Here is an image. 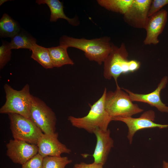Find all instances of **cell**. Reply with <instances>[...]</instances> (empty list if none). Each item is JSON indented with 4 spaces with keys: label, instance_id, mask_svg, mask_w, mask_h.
<instances>
[{
    "label": "cell",
    "instance_id": "44dd1931",
    "mask_svg": "<svg viewBox=\"0 0 168 168\" xmlns=\"http://www.w3.org/2000/svg\"><path fill=\"white\" fill-rule=\"evenodd\" d=\"M72 162L66 156H46L43 158V168H65Z\"/></svg>",
    "mask_w": 168,
    "mask_h": 168
},
{
    "label": "cell",
    "instance_id": "30bf717a",
    "mask_svg": "<svg viewBox=\"0 0 168 168\" xmlns=\"http://www.w3.org/2000/svg\"><path fill=\"white\" fill-rule=\"evenodd\" d=\"M6 155L16 164L21 165L38 153L37 145L32 144L24 141L11 139L6 144Z\"/></svg>",
    "mask_w": 168,
    "mask_h": 168
},
{
    "label": "cell",
    "instance_id": "cb8c5ba5",
    "mask_svg": "<svg viewBox=\"0 0 168 168\" xmlns=\"http://www.w3.org/2000/svg\"><path fill=\"white\" fill-rule=\"evenodd\" d=\"M167 4H168V0H152L148 11V17L158 12Z\"/></svg>",
    "mask_w": 168,
    "mask_h": 168
},
{
    "label": "cell",
    "instance_id": "e0dca14e",
    "mask_svg": "<svg viewBox=\"0 0 168 168\" xmlns=\"http://www.w3.org/2000/svg\"><path fill=\"white\" fill-rule=\"evenodd\" d=\"M67 47L60 45L48 48L54 67L59 68L65 65H73L74 62L69 57Z\"/></svg>",
    "mask_w": 168,
    "mask_h": 168
},
{
    "label": "cell",
    "instance_id": "5b68a950",
    "mask_svg": "<svg viewBox=\"0 0 168 168\" xmlns=\"http://www.w3.org/2000/svg\"><path fill=\"white\" fill-rule=\"evenodd\" d=\"M4 89L6 101L0 109L1 114H16L30 119V108L33 96L30 93V86L26 84L20 90L14 89L5 84Z\"/></svg>",
    "mask_w": 168,
    "mask_h": 168
},
{
    "label": "cell",
    "instance_id": "9c48e42d",
    "mask_svg": "<svg viewBox=\"0 0 168 168\" xmlns=\"http://www.w3.org/2000/svg\"><path fill=\"white\" fill-rule=\"evenodd\" d=\"M152 1L133 0L128 10L123 15L124 21L133 28L145 29Z\"/></svg>",
    "mask_w": 168,
    "mask_h": 168
},
{
    "label": "cell",
    "instance_id": "8fae6325",
    "mask_svg": "<svg viewBox=\"0 0 168 168\" xmlns=\"http://www.w3.org/2000/svg\"><path fill=\"white\" fill-rule=\"evenodd\" d=\"M58 136L57 132L52 134L43 133L37 145L38 153L43 158L48 156H61L63 153L70 154L71 150L59 141Z\"/></svg>",
    "mask_w": 168,
    "mask_h": 168
},
{
    "label": "cell",
    "instance_id": "7a4b0ae2",
    "mask_svg": "<svg viewBox=\"0 0 168 168\" xmlns=\"http://www.w3.org/2000/svg\"><path fill=\"white\" fill-rule=\"evenodd\" d=\"M111 44L110 38L108 36L88 40L63 35L59 39L60 45L82 50L89 60L94 61L99 65L104 63L109 54Z\"/></svg>",
    "mask_w": 168,
    "mask_h": 168
},
{
    "label": "cell",
    "instance_id": "ba28073f",
    "mask_svg": "<svg viewBox=\"0 0 168 168\" xmlns=\"http://www.w3.org/2000/svg\"><path fill=\"white\" fill-rule=\"evenodd\" d=\"M155 118L154 111L150 110L144 112L138 118L118 117L113 118L112 120L121 121L126 125L128 130L127 138L130 144H131L135 134L138 130L147 128H157L161 129L168 128V124L155 123Z\"/></svg>",
    "mask_w": 168,
    "mask_h": 168
},
{
    "label": "cell",
    "instance_id": "484cf974",
    "mask_svg": "<svg viewBox=\"0 0 168 168\" xmlns=\"http://www.w3.org/2000/svg\"><path fill=\"white\" fill-rule=\"evenodd\" d=\"M162 168H168V162L165 160L162 162Z\"/></svg>",
    "mask_w": 168,
    "mask_h": 168
},
{
    "label": "cell",
    "instance_id": "8992f818",
    "mask_svg": "<svg viewBox=\"0 0 168 168\" xmlns=\"http://www.w3.org/2000/svg\"><path fill=\"white\" fill-rule=\"evenodd\" d=\"M7 114L10 121V128L14 139L37 145L43 133L33 121L17 114Z\"/></svg>",
    "mask_w": 168,
    "mask_h": 168
},
{
    "label": "cell",
    "instance_id": "83f0119b",
    "mask_svg": "<svg viewBox=\"0 0 168 168\" xmlns=\"http://www.w3.org/2000/svg\"></svg>",
    "mask_w": 168,
    "mask_h": 168
},
{
    "label": "cell",
    "instance_id": "52a82bcc",
    "mask_svg": "<svg viewBox=\"0 0 168 168\" xmlns=\"http://www.w3.org/2000/svg\"><path fill=\"white\" fill-rule=\"evenodd\" d=\"M30 119L44 134L55 133L57 118L54 112L39 98L33 96Z\"/></svg>",
    "mask_w": 168,
    "mask_h": 168
},
{
    "label": "cell",
    "instance_id": "d6986e66",
    "mask_svg": "<svg viewBox=\"0 0 168 168\" xmlns=\"http://www.w3.org/2000/svg\"><path fill=\"white\" fill-rule=\"evenodd\" d=\"M31 58L45 69L54 68L48 48L38 45L37 44L32 49Z\"/></svg>",
    "mask_w": 168,
    "mask_h": 168
},
{
    "label": "cell",
    "instance_id": "7c38bea8",
    "mask_svg": "<svg viewBox=\"0 0 168 168\" xmlns=\"http://www.w3.org/2000/svg\"><path fill=\"white\" fill-rule=\"evenodd\" d=\"M168 82V77L164 76L156 89L151 93L147 94L136 93L127 89L123 88L122 89L128 94L133 102L147 103L155 107L161 112L168 113V106L162 102L160 96L161 91L166 87Z\"/></svg>",
    "mask_w": 168,
    "mask_h": 168
},
{
    "label": "cell",
    "instance_id": "6da1fadb",
    "mask_svg": "<svg viewBox=\"0 0 168 168\" xmlns=\"http://www.w3.org/2000/svg\"><path fill=\"white\" fill-rule=\"evenodd\" d=\"M128 53L124 43L118 47L112 43L111 50L104 62L103 76L107 80L117 79L122 74L133 72L140 67V62L128 59Z\"/></svg>",
    "mask_w": 168,
    "mask_h": 168
},
{
    "label": "cell",
    "instance_id": "2e32d148",
    "mask_svg": "<svg viewBox=\"0 0 168 168\" xmlns=\"http://www.w3.org/2000/svg\"><path fill=\"white\" fill-rule=\"evenodd\" d=\"M36 44V40L24 30L21 29L20 31L11 38L9 43L10 49H28L31 50Z\"/></svg>",
    "mask_w": 168,
    "mask_h": 168
},
{
    "label": "cell",
    "instance_id": "277c9868",
    "mask_svg": "<svg viewBox=\"0 0 168 168\" xmlns=\"http://www.w3.org/2000/svg\"><path fill=\"white\" fill-rule=\"evenodd\" d=\"M116 85L114 91H107L105 98V108L112 119L118 117H132L143 111L137 104L133 103L127 92L118 84Z\"/></svg>",
    "mask_w": 168,
    "mask_h": 168
},
{
    "label": "cell",
    "instance_id": "ac0fdd59",
    "mask_svg": "<svg viewBox=\"0 0 168 168\" xmlns=\"http://www.w3.org/2000/svg\"><path fill=\"white\" fill-rule=\"evenodd\" d=\"M17 21L7 13H4L0 20V36L1 38H12L21 30Z\"/></svg>",
    "mask_w": 168,
    "mask_h": 168
},
{
    "label": "cell",
    "instance_id": "4fadbf2b",
    "mask_svg": "<svg viewBox=\"0 0 168 168\" xmlns=\"http://www.w3.org/2000/svg\"><path fill=\"white\" fill-rule=\"evenodd\" d=\"M167 17V11L163 9L148 17L145 28L146 35L143 41L144 44L156 45L159 43L158 37L164 28Z\"/></svg>",
    "mask_w": 168,
    "mask_h": 168
},
{
    "label": "cell",
    "instance_id": "9a60e30c",
    "mask_svg": "<svg viewBox=\"0 0 168 168\" xmlns=\"http://www.w3.org/2000/svg\"><path fill=\"white\" fill-rule=\"evenodd\" d=\"M36 2L38 5H47L50 11V21L51 22H56L58 19H63L66 20L73 26H76L79 24V21L76 16L71 18L65 15L63 2L59 0H37Z\"/></svg>",
    "mask_w": 168,
    "mask_h": 168
},
{
    "label": "cell",
    "instance_id": "3957f363",
    "mask_svg": "<svg viewBox=\"0 0 168 168\" xmlns=\"http://www.w3.org/2000/svg\"><path fill=\"white\" fill-rule=\"evenodd\" d=\"M107 91V89L105 88L101 97L90 106V109L86 116L82 117L68 116V119L72 126L84 129L90 133H93L97 129L107 130L110 123L112 121L105 107Z\"/></svg>",
    "mask_w": 168,
    "mask_h": 168
},
{
    "label": "cell",
    "instance_id": "7402d4cb",
    "mask_svg": "<svg viewBox=\"0 0 168 168\" xmlns=\"http://www.w3.org/2000/svg\"><path fill=\"white\" fill-rule=\"evenodd\" d=\"M9 43L3 42L0 46V69H2L10 60L11 49L9 47Z\"/></svg>",
    "mask_w": 168,
    "mask_h": 168
},
{
    "label": "cell",
    "instance_id": "5bb4252c",
    "mask_svg": "<svg viewBox=\"0 0 168 168\" xmlns=\"http://www.w3.org/2000/svg\"><path fill=\"white\" fill-rule=\"evenodd\" d=\"M93 133L96 139V146L92 155L94 162L103 166L114 147V140L110 137V131L109 129L106 131L97 129L94 131Z\"/></svg>",
    "mask_w": 168,
    "mask_h": 168
},
{
    "label": "cell",
    "instance_id": "d4e9b609",
    "mask_svg": "<svg viewBox=\"0 0 168 168\" xmlns=\"http://www.w3.org/2000/svg\"><path fill=\"white\" fill-rule=\"evenodd\" d=\"M102 164L93 162L91 164H87L84 162H81L75 164L72 168H103Z\"/></svg>",
    "mask_w": 168,
    "mask_h": 168
},
{
    "label": "cell",
    "instance_id": "ffe728a7",
    "mask_svg": "<svg viewBox=\"0 0 168 168\" xmlns=\"http://www.w3.org/2000/svg\"><path fill=\"white\" fill-rule=\"evenodd\" d=\"M98 4L107 10L123 15L128 10L133 0H98Z\"/></svg>",
    "mask_w": 168,
    "mask_h": 168
},
{
    "label": "cell",
    "instance_id": "4316f807",
    "mask_svg": "<svg viewBox=\"0 0 168 168\" xmlns=\"http://www.w3.org/2000/svg\"><path fill=\"white\" fill-rule=\"evenodd\" d=\"M8 1L7 0H0V5L1 6L5 2Z\"/></svg>",
    "mask_w": 168,
    "mask_h": 168
},
{
    "label": "cell",
    "instance_id": "603a6c76",
    "mask_svg": "<svg viewBox=\"0 0 168 168\" xmlns=\"http://www.w3.org/2000/svg\"><path fill=\"white\" fill-rule=\"evenodd\" d=\"M43 157L38 153L22 165L21 168H43Z\"/></svg>",
    "mask_w": 168,
    "mask_h": 168
}]
</instances>
